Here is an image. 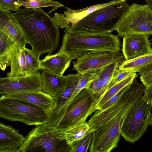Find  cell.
Instances as JSON below:
<instances>
[{"label":"cell","instance_id":"f546056e","mask_svg":"<svg viewBox=\"0 0 152 152\" xmlns=\"http://www.w3.org/2000/svg\"><path fill=\"white\" fill-rule=\"evenodd\" d=\"M134 72H136L130 70L118 69L115 75L110 82L107 89L104 92Z\"/></svg>","mask_w":152,"mask_h":152},{"label":"cell","instance_id":"ac0fdd59","mask_svg":"<svg viewBox=\"0 0 152 152\" xmlns=\"http://www.w3.org/2000/svg\"><path fill=\"white\" fill-rule=\"evenodd\" d=\"M42 91L56 99L66 87L67 80L65 76H59L42 69L41 73Z\"/></svg>","mask_w":152,"mask_h":152},{"label":"cell","instance_id":"83f0119b","mask_svg":"<svg viewBox=\"0 0 152 152\" xmlns=\"http://www.w3.org/2000/svg\"><path fill=\"white\" fill-rule=\"evenodd\" d=\"M14 43L5 34L0 31V62L4 61L8 50Z\"/></svg>","mask_w":152,"mask_h":152},{"label":"cell","instance_id":"9a60e30c","mask_svg":"<svg viewBox=\"0 0 152 152\" xmlns=\"http://www.w3.org/2000/svg\"><path fill=\"white\" fill-rule=\"evenodd\" d=\"M31 103L43 109L50 114L55 103V99L51 95L42 91L20 92L1 95Z\"/></svg>","mask_w":152,"mask_h":152},{"label":"cell","instance_id":"484cf974","mask_svg":"<svg viewBox=\"0 0 152 152\" xmlns=\"http://www.w3.org/2000/svg\"><path fill=\"white\" fill-rule=\"evenodd\" d=\"M22 6L27 8L53 7V9L49 13L56 10L58 8L65 7L59 2L52 0H24Z\"/></svg>","mask_w":152,"mask_h":152},{"label":"cell","instance_id":"7a4b0ae2","mask_svg":"<svg viewBox=\"0 0 152 152\" xmlns=\"http://www.w3.org/2000/svg\"><path fill=\"white\" fill-rule=\"evenodd\" d=\"M126 0H113L108 5L98 9L73 26L65 28L71 34H93L111 33L116 30L128 7Z\"/></svg>","mask_w":152,"mask_h":152},{"label":"cell","instance_id":"cb8c5ba5","mask_svg":"<svg viewBox=\"0 0 152 152\" xmlns=\"http://www.w3.org/2000/svg\"><path fill=\"white\" fill-rule=\"evenodd\" d=\"M151 63L152 52L134 59L125 60L119 66L118 69L139 72L142 68Z\"/></svg>","mask_w":152,"mask_h":152},{"label":"cell","instance_id":"8d00e7d4","mask_svg":"<svg viewBox=\"0 0 152 152\" xmlns=\"http://www.w3.org/2000/svg\"><path fill=\"white\" fill-rule=\"evenodd\" d=\"M147 4H148L152 10V0H145Z\"/></svg>","mask_w":152,"mask_h":152},{"label":"cell","instance_id":"44dd1931","mask_svg":"<svg viewBox=\"0 0 152 152\" xmlns=\"http://www.w3.org/2000/svg\"><path fill=\"white\" fill-rule=\"evenodd\" d=\"M80 75V73L77 72L75 74H71L66 75L67 80L66 87L55 99L54 106L51 113H54L58 110L71 96L77 85Z\"/></svg>","mask_w":152,"mask_h":152},{"label":"cell","instance_id":"8992f818","mask_svg":"<svg viewBox=\"0 0 152 152\" xmlns=\"http://www.w3.org/2000/svg\"><path fill=\"white\" fill-rule=\"evenodd\" d=\"M152 107L143 95L132 105L121 131V135L125 141L133 143L141 138L148 125Z\"/></svg>","mask_w":152,"mask_h":152},{"label":"cell","instance_id":"e0dca14e","mask_svg":"<svg viewBox=\"0 0 152 152\" xmlns=\"http://www.w3.org/2000/svg\"><path fill=\"white\" fill-rule=\"evenodd\" d=\"M25 139L12 126L0 123V152H20Z\"/></svg>","mask_w":152,"mask_h":152},{"label":"cell","instance_id":"1f68e13d","mask_svg":"<svg viewBox=\"0 0 152 152\" xmlns=\"http://www.w3.org/2000/svg\"><path fill=\"white\" fill-rule=\"evenodd\" d=\"M140 75V80L145 87L152 86V70Z\"/></svg>","mask_w":152,"mask_h":152},{"label":"cell","instance_id":"d6986e66","mask_svg":"<svg viewBox=\"0 0 152 152\" xmlns=\"http://www.w3.org/2000/svg\"><path fill=\"white\" fill-rule=\"evenodd\" d=\"M71 61L67 55L58 51L54 55L48 54L40 60L41 69L62 76L69 67Z\"/></svg>","mask_w":152,"mask_h":152},{"label":"cell","instance_id":"74e56055","mask_svg":"<svg viewBox=\"0 0 152 152\" xmlns=\"http://www.w3.org/2000/svg\"></svg>","mask_w":152,"mask_h":152},{"label":"cell","instance_id":"6da1fadb","mask_svg":"<svg viewBox=\"0 0 152 152\" xmlns=\"http://www.w3.org/2000/svg\"><path fill=\"white\" fill-rule=\"evenodd\" d=\"M21 26L28 43L39 56L52 54L60 40L59 27L52 17L40 8H24L13 14Z\"/></svg>","mask_w":152,"mask_h":152},{"label":"cell","instance_id":"836d02e7","mask_svg":"<svg viewBox=\"0 0 152 152\" xmlns=\"http://www.w3.org/2000/svg\"><path fill=\"white\" fill-rule=\"evenodd\" d=\"M143 95L147 102L152 106V86L145 87Z\"/></svg>","mask_w":152,"mask_h":152},{"label":"cell","instance_id":"e575fe53","mask_svg":"<svg viewBox=\"0 0 152 152\" xmlns=\"http://www.w3.org/2000/svg\"><path fill=\"white\" fill-rule=\"evenodd\" d=\"M152 70V63L148 64L141 69L139 72L140 74L147 72Z\"/></svg>","mask_w":152,"mask_h":152},{"label":"cell","instance_id":"d6a6232c","mask_svg":"<svg viewBox=\"0 0 152 152\" xmlns=\"http://www.w3.org/2000/svg\"><path fill=\"white\" fill-rule=\"evenodd\" d=\"M95 79H96L97 80L96 90L95 95L96 101L97 99L102 94V91L103 87V82L102 79L99 78Z\"/></svg>","mask_w":152,"mask_h":152},{"label":"cell","instance_id":"3957f363","mask_svg":"<svg viewBox=\"0 0 152 152\" xmlns=\"http://www.w3.org/2000/svg\"><path fill=\"white\" fill-rule=\"evenodd\" d=\"M121 46L118 35L111 33L76 34L64 32L59 51L66 54L72 61L88 53L101 51L118 53Z\"/></svg>","mask_w":152,"mask_h":152},{"label":"cell","instance_id":"7c38bea8","mask_svg":"<svg viewBox=\"0 0 152 152\" xmlns=\"http://www.w3.org/2000/svg\"><path fill=\"white\" fill-rule=\"evenodd\" d=\"M40 70L28 75L0 79V94L20 92L42 91Z\"/></svg>","mask_w":152,"mask_h":152},{"label":"cell","instance_id":"5b68a950","mask_svg":"<svg viewBox=\"0 0 152 152\" xmlns=\"http://www.w3.org/2000/svg\"><path fill=\"white\" fill-rule=\"evenodd\" d=\"M1 96V118L29 125L48 123L50 114L42 108L20 99Z\"/></svg>","mask_w":152,"mask_h":152},{"label":"cell","instance_id":"d590c367","mask_svg":"<svg viewBox=\"0 0 152 152\" xmlns=\"http://www.w3.org/2000/svg\"><path fill=\"white\" fill-rule=\"evenodd\" d=\"M148 125H151L152 127V112L150 113L149 120Z\"/></svg>","mask_w":152,"mask_h":152},{"label":"cell","instance_id":"4dcf8cb0","mask_svg":"<svg viewBox=\"0 0 152 152\" xmlns=\"http://www.w3.org/2000/svg\"><path fill=\"white\" fill-rule=\"evenodd\" d=\"M131 84L126 85L105 103L101 107L100 110L103 109L107 108L117 101L129 89Z\"/></svg>","mask_w":152,"mask_h":152},{"label":"cell","instance_id":"30bf717a","mask_svg":"<svg viewBox=\"0 0 152 152\" xmlns=\"http://www.w3.org/2000/svg\"><path fill=\"white\" fill-rule=\"evenodd\" d=\"M136 78L131 84L129 89L117 101L105 109L95 112L87 122L90 127L95 130L144 94L145 87L138 82Z\"/></svg>","mask_w":152,"mask_h":152},{"label":"cell","instance_id":"f1b7e54d","mask_svg":"<svg viewBox=\"0 0 152 152\" xmlns=\"http://www.w3.org/2000/svg\"><path fill=\"white\" fill-rule=\"evenodd\" d=\"M23 0H0V8L17 12L22 6Z\"/></svg>","mask_w":152,"mask_h":152},{"label":"cell","instance_id":"ba28073f","mask_svg":"<svg viewBox=\"0 0 152 152\" xmlns=\"http://www.w3.org/2000/svg\"><path fill=\"white\" fill-rule=\"evenodd\" d=\"M116 30L118 36L129 34L152 35V10L149 5L133 3L129 5Z\"/></svg>","mask_w":152,"mask_h":152},{"label":"cell","instance_id":"4fadbf2b","mask_svg":"<svg viewBox=\"0 0 152 152\" xmlns=\"http://www.w3.org/2000/svg\"><path fill=\"white\" fill-rule=\"evenodd\" d=\"M149 35L129 34L123 37L122 53L126 60H129L152 52Z\"/></svg>","mask_w":152,"mask_h":152},{"label":"cell","instance_id":"52a82bcc","mask_svg":"<svg viewBox=\"0 0 152 152\" xmlns=\"http://www.w3.org/2000/svg\"><path fill=\"white\" fill-rule=\"evenodd\" d=\"M134 102L127 106L114 117L96 128L92 132L89 149L90 152H110L117 147L123 123L129 109Z\"/></svg>","mask_w":152,"mask_h":152},{"label":"cell","instance_id":"7402d4cb","mask_svg":"<svg viewBox=\"0 0 152 152\" xmlns=\"http://www.w3.org/2000/svg\"><path fill=\"white\" fill-rule=\"evenodd\" d=\"M137 76L136 72H134L104 92L96 100V109L100 110L101 107L119 91L126 85L132 83Z\"/></svg>","mask_w":152,"mask_h":152},{"label":"cell","instance_id":"9c48e42d","mask_svg":"<svg viewBox=\"0 0 152 152\" xmlns=\"http://www.w3.org/2000/svg\"><path fill=\"white\" fill-rule=\"evenodd\" d=\"M96 102L95 95L83 88L71 102L56 126L67 129L85 122L96 110Z\"/></svg>","mask_w":152,"mask_h":152},{"label":"cell","instance_id":"4316f807","mask_svg":"<svg viewBox=\"0 0 152 152\" xmlns=\"http://www.w3.org/2000/svg\"><path fill=\"white\" fill-rule=\"evenodd\" d=\"M92 132H90L73 145L72 152H86L91 144Z\"/></svg>","mask_w":152,"mask_h":152},{"label":"cell","instance_id":"2e32d148","mask_svg":"<svg viewBox=\"0 0 152 152\" xmlns=\"http://www.w3.org/2000/svg\"><path fill=\"white\" fill-rule=\"evenodd\" d=\"M7 65L10 67V72L7 74V77L27 75L24 48L16 42L12 44L7 51Z\"/></svg>","mask_w":152,"mask_h":152},{"label":"cell","instance_id":"277c9868","mask_svg":"<svg viewBox=\"0 0 152 152\" xmlns=\"http://www.w3.org/2000/svg\"><path fill=\"white\" fill-rule=\"evenodd\" d=\"M66 129L51 126L48 123L36 126L26 137L20 152H72L64 132Z\"/></svg>","mask_w":152,"mask_h":152},{"label":"cell","instance_id":"8fae6325","mask_svg":"<svg viewBox=\"0 0 152 152\" xmlns=\"http://www.w3.org/2000/svg\"><path fill=\"white\" fill-rule=\"evenodd\" d=\"M126 60L122 53L101 51L84 54L73 61V70L81 74L91 70L99 69L115 63H122Z\"/></svg>","mask_w":152,"mask_h":152},{"label":"cell","instance_id":"d4e9b609","mask_svg":"<svg viewBox=\"0 0 152 152\" xmlns=\"http://www.w3.org/2000/svg\"><path fill=\"white\" fill-rule=\"evenodd\" d=\"M26 73L28 75L41 69L39 56L32 50L24 48Z\"/></svg>","mask_w":152,"mask_h":152},{"label":"cell","instance_id":"5bb4252c","mask_svg":"<svg viewBox=\"0 0 152 152\" xmlns=\"http://www.w3.org/2000/svg\"><path fill=\"white\" fill-rule=\"evenodd\" d=\"M0 31L14 42L23 48L28 43L26 37L18 21L9 10L0 8Z\"/></svg>","mask_w":152,"mask_h":152},{"label":"cell","instance_id":"603a6c76","mask_svg":"<svg viewBox=\"0 0 152 152\" xmlns=\"http://www.w3.org/2000/svg\"><path fill=\"white\" fill-rule=\"evenodd\" d=\"M95 130L89 126L87 122H85L66 129L64 134L68 144L73 147L75 142L83 138L88 132H93Z\"/></svg>","mask_w":152,"mask_h":152},{"label":"cell","instance_id":"ffe728a7","mask_svg":"<svg viewBox=\"0 0 152 152\" xmlns=\"http://www.w3.org/2000/svg\"><path fill=\"white\" fill-rule=\"evenodd\" d=\"M107 3L98 4L83 9L74 10L65 7L66 10L60 14L61 20L68 26H73L93 11L110 4Z\"/></svg>","mask_w":152,"mask_h":152}]
</instances>
